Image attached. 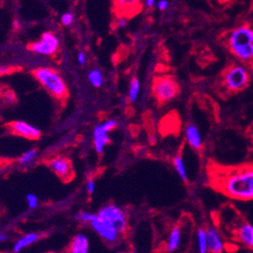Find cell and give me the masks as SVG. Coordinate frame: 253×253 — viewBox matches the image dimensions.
Segmentation results:
<instances>
[{
  "instance_id": "25",
  "label": "cell",
  "mask_w": 253,
  "mask_h": 253,
  "mask_svg": "<svg viewBox=\"0 0 253 253\" xmlns=\"http://www.w3.org/2000/svg\"><path fill=\"white\" fill-rule=\"evenodd\" d=\"M25 200H27V204H28L30 209L34 210V209H37L39 207V202L40 201H39V198L36 194H34V193L28 194Z\"/></svg>"
},
{
  "instance_id": "38",
  "label": "cell",
  "mask_w": 253,
  "mask_h": 253,
  "mask_svg": "<svg viewBox=\"0 0 253 253\" xmlns=\"http://www.w3.org/2000/svg\"><path fill=\"white\" fill-rule=\"evenodd\" d=\"M118 253H123V252H118Z\"/></svg>"
},
{
  "instance_id": "14",
  "label": "cell",
  "mask_w": 253,
  "mask_h": 253,
  "mask_svg": "<svg viewBox=\"0 0 253 253\" xmlns=\"http://www.w3.org/2000/svg\"><path fill=\"white\" fill-rule=\"evenodd\" d=\"M207 231V247L210 253H223L224 251V241L221 237L220 232L214 226H210L206 228Z\"/></svg>"
},
{
  "instance_id": "33",
  "label": "cell",
  "mask_w": 253,
  "mask_h": 253,
  "mask_svg": "<svg viewBox=\"0 0 253 253\" xmlns=\"http://www.w3.org/2000/svg\"><path fill=\"white\" fill-rule=\"evenodd\" d=\"M7 239H8V237H7L6 234L0 232V242H4V241H6Z\"/></svg>"
},
{
  "instance_id": "12",
  "label": "cell",
  "mask_w": 253,
  "mask_h": 253,
  "mask_svg": "<svg viewBox=\"0 0 253 253\" xmlns=\"http://www.w3.org/2000/svg\"><path fill=\"white\" fill-rule=\"evenodd\" d=\"M142 9L141 0H113V11L117 17L131 18Z\"/></svg>"
},
{
  "instance_id": "8",
  "label": "cell",
  "mask_w": 253,
  "mask_h": 253,
  "mask_svg": "<svg viewBox=\"0 0 253 253\" xmlns=\"http://www.w3.org/2000/svg\"><path fill=\"white\" fill-rule=\"evenodd\" d=\"M90 227L97 233V235L106 243H116L120 234L114 227L97 213L94 219L90 222Z\"/></svg>"
},
{
  "instance_id": "3",
  "label": "cell",
  "mask_w": 253,
  "mask_h": 253,
  "mask_svg": "<svg viewBox=\"0 0 253 253\" xmlns=\"http://www.w3.org/2000/svg\"><path fill=\"white\" fill-rule=\"evenodd\" d=\"M249 70L239 64H230L223 69L218 80L219 87L227 94H236L245 90L250 83Z\"/></svg>"
},
{
  "instance_id": "18",
  "label": "cell",
  "mask_w": 253,
  "mask_h": 253,
  "mask_svg": "<svg viewBox=\"0 0 253 253\" xmlns=\"http://www.w3.org/2000/svg\"><path fill=\"white\" fill-rule=\"evenodd\" d=\"M41 236L37 232H30V233H25L22 236H20L13 244L12 246V251L14 253H19L23 249L28 248L32 246L33 244L37 243L40 240Z\"/></svg>"
},
{
  "instance_id": "21",
  "label": "cell",
  "mask_w": 253,
  "mask_h": 253,
  "mask_svg": "<svg viewBox=\"0 0 253 253\" xmlns=\"http://www.w3.org/2000/svg\"><path fill=\"white\" fill-rule=\"evenodd\" d=\"M197 242H198V252L208 253L207 247V231L205 228H199L197 232Z\"/></svg>"
},
{
  "instance_id": "28",
  "label": "cell",
  "mask_w": 253,
  "mask_h": 253,
  "mask_svg": "<svg viewBox=\"0 0 253 253\" xmlns=\"http://www.w3.org/2000/svg\"><path fill=\"white\" fill-rule=\"evenodd\" d=\"M73 21V15L72 13H65L63 16H62V22L63 24L65 25H69L71 24Z\"/></svg>"
},
{
  "instance_id": "32",
  "label": "cell",
  "mask_w": 253,
  "mask_h": 253,
  "mask_svg": "<svg viewBox=\"0 0 253 253\" xmlns=\"http://www.w3.org/2000/svg\"><path fill=\"white\" fill-rule=\"evenodd\" d=\"M78 61L80 64H84L85 61H86V58H85V55L83 53H80L79 54V57H78Z\"/></svg>"
},
{
  "instance_id": "29",
  "label": "cell",
  "mask_w": 253,
  "mask_h": 253,
  "mask_svg": "<svg viewBox=\"0 0 253 253\" xmlns=\"http://www.w3.org/2000/svg\"><path fill=\"white\" fill-rule=\"evenodd\" d=\"M126 23H127V18L124 17H117L116 18V28H120V27H125Z\"/></svg>"
},
{
  "instance_id": "30",
  "label": "cell",
  "mask_w": 253,
  "mask_h": 253,
  "mask_svg": "<svg viewBox=\"0 0 253 253\" xmlns=\"http://www.w3.org/2000/svg\"><path fill=\"white\" fill-rule=\"evenodd\" d=\"M158 6L161 10H165L168 7V1H167V0H161L159 4H158Z\"/></svg>"
},
{
  "instance_id": "11",
  "label": "cell",
  "mask_w": 253,
  "mask_h": 253,
  "mask_svg": "<svg viewBox=\"0 0 253 253\" xmlns=\"http://www.w3.org/2000/svg\"><path fill=\"white\" fill-rule=\"evenodd\" d=\"M7 128L11 133L30 140H37L42 135V131L37 126L22 120L9 122L7 124Z\"/></svg>"
},
{
  "instance_id": "23",
  "label": "cell",
  "mask_w": 253,
  "mask_h": 253,
  "mask_svg": "<svg viewBox=\"0 0 253 253\" xmlns=\"http://www.w3.org/2000/svg\"><path fill=\"white\" fill-rule=\"evenodd\" d=\"M89 81L90 83L95 87V88H99L102 86L103 84V77H102V74H101L100 71L98 70H93L89 73Z\"/></svg>"
},
{
  "instance_id": "37",
  "label": "cell",
  "mask_w": 253,
  "mask_h": 253,
  "mask_svg": "<svg viewBox=\"0 0 253 253\" xmlns=\"http://www.w3.org/2000/svg\"><path fill=\"white\" fill-rule=\"evenodd\" d=\"M46 253H55V252H46Z\"/></svg>"
},
{
  "instance_id": "10",
  "label": "cell",
  "mask_w": 253,
  "mask_h": 253,
  "mask_svg": "<svg viewBox=\"0 0 253 253\" xmlns=\"http://www.w3.org/2000/svg\"><path fill=\"white\" fill-rule=\"evenodd\" d=\"M49 169L64 182H70L75 175V170L71 161L62 156L55 157L47 162Z\"/></svg>"
},
{
  "instance_id": "9",
  "label": "cell",
  "mask_w": 253,
  "mask_h": 253,
  "mask_svg": "<svg viewBox=\"0 0 253 253\" xmlns=\"http://www.w3.org/2000/svg\"><path fill=\"white\" fill-rule=\"evenodd\" d=\"M28 48L41 55L54 56L59 49V41L54 34L47 32L42 34V40L40 42L30 43Z\"/></svg>"
},
{
  "instance_id": "16",
  "label": "cell",
  "mask_w": 253,
  "mask_h": 253,
  "mask_svg": "<svg viewBox=\"0 0 253 253\" xmlns=\"http://www.w3.org/2000/svg\"><path fill=\"white\" fill-rule=\"evenodd\" d=\"M67 251L68 253H89L90 241L87 235L84 233L76 234L72 238Z\"/></svg>"
},
{
  "instance_id": "22",
  "label": "cell",
  "mask_w": 253,
  "mask_h": 253,
  "mask_svg": "<svg viewBox=\"0 0 253 253\" xmlns=\"http://www.w3.org/2000/svg\"><path fill=\"white\" fill-rule=\"evenodd\" d=\"M139 89H140V85H139L138 79L133 78L130 82L129 91H128V100H129L130 103H133L137 100V97H138V94H139Z\"/></svg>"
},
{
  "instance_id": "7",
  "label": "cell",
  "mask_w": 253,
  "mask_h": 253,
  "mask_svg": "<svg viewBox=\"0 0 253 253\" xmlns=\"http://www.w3.org/2000/svg\"><path fill=\"white\" fill-rule=\"evenodd\" d=\"M118 121L116 119H107L103 122L98 123L92 133L93 138V146L96 150V153L101 155L103 154L105 147L110 142L109 133L117 128Z\"/></svg>"
},
{
  "instance_id": "1",
  "label": "cell",
  "mask_w": 253,
  "mask_h": 253,
  "mask_svg": "<svg viewBox=\"0 0 253 253\" xmlns=\"http://www.w3.org/2000/svg\"><path fill=\"white\" fill-rule=\"evenodd\" d=\"M209 186L225 197L235 201L253 200V162L237 166H207Z\"/></svg>"
},
{
  "instance_id": "20",
  "label": "cell",
  "mask_w": 253,
  "mask_h": 253,
  "mask_svg": "<svg viewBox=\"0 0 253 253\" xmlns=\"http://www.w3.org/2000/svg\"><path fill=\"white\" fill-rule=\"evenodd\" d=\"M38 156H39V154H38L37 149H35V148L28 149L27 151H24V153L20 156V158L18 160V163L22 167H28L37 160Z\"/></svg>"
},
{
  "instance_id": "24",
  "label": "cell",
  "mask_w": 253,
  "mask_h": 253,
  "mask_svg": "<svg viewBox=\"0 0 253 253\" xmlns=\"http://www.w3.org/2000/svg\"><path fill=\"white\" fill-rule=\"evenodd\" d=\"M95 216H96L95 213H91L88 211H79L76 213L75 218H76V220H78L81 223L90 224V222L94 219Z\"/></svg>"
},
{
  "instance_id": "26",
  "label": "cell",
  "mask_w": 253,
  "mask_h": 253,
  "mask_svg": "<svg viewBox=\"0 0 253 253\" xmlns=\"http://www.w3.org/2000/svg\"><path fill=\"white\" fill-rule=\"evenodd\" d=\"M18 70H21V69L19 67H12V66H0V77H1V76L12 74Z\"/></svg>"
},
{
  "instance_id": "19",
  "label": "cell",
  "mask_w": 253,
  "mask_h": 253,
  "mask_svg": "<svg viewBox=\"0 0 253 253\" xmlns=\"http://www.w3.org/2000/svg\"><path fill=\"white\" fill-rule=\"evenodd\" d=\"M172 164H173V167H174V169L176 171V173H178V175L181 178V180L185 183H187L189 181V176H188V172H187V168H186V165H185V161L183 159V156L181 154L176 155L174 158H173V161H172Z\"/></svg>"
},
{
  "instance_id": "31",
  "label": "cell",
  "mask_w": 253,
  "mask_h": 253,
  "mask_svg": "<svg viewBox=\"0 0 253 253\" xmlns=\"http://www.w3.org/2000/svg\"><path fill=\"white\" fill-rule=\"evenodd\" d=\"M216 1L220 4V5H226V4H229L233 0H216Z\"/></svg>"
},
{
  "instance_id": "35",
  "label": "cell",
  "mask_w": 253,
  "mask_h": 253,
  "mask_svg": "<svg viewBox=\"0 0 253 253\" xmlns=\"http://www.w3.org/2000/svg\"><path fill=\"white\" fill-rule=\"evenodd\" d=\"M250 137H251V139H252V141H253V130L251 131V134H250Z\"/></svg>"
},
{
  "instance_id": "2",
  "label": "cell",
  "mask_w": 253,
  "mask_h": 253,
  "mask_svg": "<svg viewBox=\"0 0 253 253\" xmlns=\"http://www.w3.org/2000/svg\"><path fill=\"white\" fill-rule=\"evenodd\" d=\"M222 43L243 66L253 71V24L244 22L222 35Z\"/></svg>"
},
{
  "instance_id": "34",
  "label": "cell",
  "mask_w": 253,
  "mask_h": 253,
  "mask_svg": "<svg viewBox=\"0 0 253 253\" xmlns=\"http://www.w3.org/2000/svg\"><path fill=\"white\" fill-rule=\"evenodd\" d=\"M155 1H156V0H146V5H147V6H149V7L154 6Z\"/></svg>"
},
{
  "instance_id": "4",
  "label": "cell",
  "mask_w": 253,
  "mask_h": 253,
  "mask_svg": "<svg viewBox=\"0 0 253 253\" xmlns=\"http://www.w3.org/2000/svg\"><path fill=\"white\" fill-rule=\"evenodd\" d=\"M39 83L55 99L64 102L67 100L68 87L60 74L52 68H38L32 72Z\"/></svg>"
},
{
  "instance_id": "27",
  "label": "cell",
  "mask_w": 253,
  "mask_h": 253,
  "mask_svg": "<svg viewBox=\"0 0 253 253\" xmlns=\"http://www.w3.org/2000/svg\"><path fill=\"white\" fill-rule=\"evenodd\" d=\"M86 191L89 195H93L96 191V182L94 179H90L86 184Z\"/></svg>"
},
{
  "instance_id": "36",
  "label": "cell",
  "mask_w": 253,
  "mask_h": 253,
  "mask_svg": "<svg viewBox=\"0 0 253 253\" xmlns=\"http://www.w3.org/2000/svg\"><path fill=\"white\" fill-rule=\"evenodd\" d=\"M130 253H138V252H136V251H131Z\"/></svg>"
},
{
  "instance_id": "17",
  "label": "cell",
  "mask_w": 253,
  "mask_h": 253,
  "mask_svg": "<svg viewBox=\"0 0 253 253\" xmlns=\"http://www.w3.org/2000/svg\"><path fill=\"white\" fill-rule=\"evenodd\" d=\"M183 240V228L180 225L174 226L171 228L166 244V251L169 253H173L178 251Z\"/></svg>"
},
{
  "instance_id": "13",
  "label": "cell",
  "mask_w": 253,
  "mask_h": 253,
  "mask_svg": "<svg viewBox=\"0 0 253 253\" xmlns=\"http://www.w3.org/2000/svg\"><path fill=\"white\" fill-rule=\"evenodd\" d=\"M235 239L247 249H253V225L247 221L239 223L234 230Z\"/></svg>"
},
{
  "instance_id": "6",
  "label": "cell",
  "mask_w": 253,
  "mask_h": 253,
  "mask_svg": "<svg viewBox=\"0 0 253 253\" xmlns=\"http://www.w3.org/2000/svg\"><path fill=\"white\" fill-rule=\"evenodd\" d=\"M97 214L109 222L120 235L126 233L128 229V220L123 209L115 204H107L101 207Z\"/></svg>"
},
{
  "instance_id": "15",
  "label": "cell",
  "mask_w": 253,
  "mask_h": 253,
  "mask_svg": "<svg viewBox=\"0 0 253 253\" xmlns=\"http://www.w3.org/2000/svg\"><path fill=\"white\" fill-rule=\"evenodd\" d=\"M185 137L190 145L195 150H200L203 147V139L198 126L194 123H188L185 127Z\"/></svg>"
},
{
  "instance_id": "5",
  "label": "cell",
  "mask_w": 253,
  "mask_h": 253,
  "mask_svg": "<svg viewBox=\"0 0 253 253\" xmlns=\"http://www.w3.org/2000/svg\"><path fill=\"white\" fill-rule=\"evenodd\" d=\"M180 85L170 75L156 76L151 86L153 95L159 105L166 104L180 94Z\"/></svg>"
}]
</instances>
